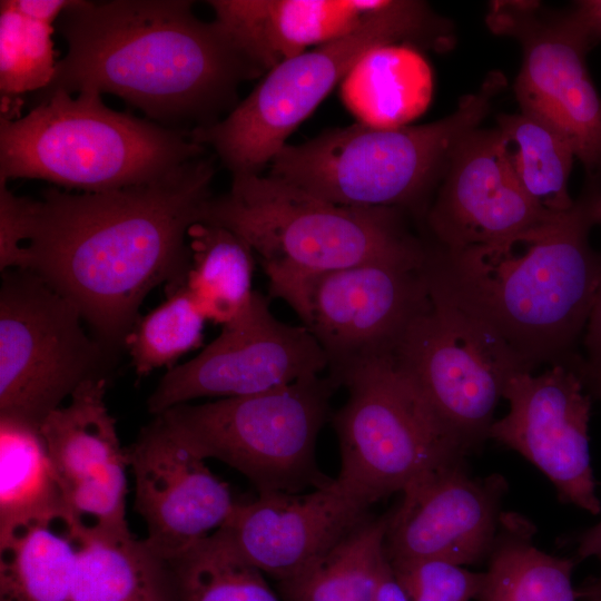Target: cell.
Here are the masks:
<instances>
[{
    "instance_id": "cell-7",
    "label": "cell",
    "mask_w": 601,
    "mask_h": 601,
    "mask_svg": "<svg viewBox=\"0 0 601 601\" xmlns=\"http://www.w3.org/2000/svg\"><path fill=\"white\" fill-rule=\"evenodd\" d=\"M398 208L336 205L269 175L233 176L204 221L242 237L263 270H327L366 263H424L428 244Z\"/></svg>"
},
{
    "instance_id": "cell-4",
    "label": "cell",
    "mask_w": 601,
    "mask_h": 601,
    "mask_svg": "<svg viewBox=\"0 0 601 601\" xmlns=\"http://www.w3.org/2000/svg\"><path fill=\"white\" fill-rule=\"evenodd\" d=\"M505 85L503 73L491 71L452 114L433 122H357L286 144L267 175L336 205L398 208L422 220L454 147L480 127Z\"/></svg>"
},
{
    "instance_id": "cell-33",
    "label": "cell",
    "mask_w": 601,
    "mask_h": 601,
    "mask_svg": "<svg viewBox=\"0 0 601 601\" xmlns=\"http://www.w3.org/2000/svg\"><path fill=\"white\" fill-rule=\"evenodd\" d=\"M126 469L83 481L63 495L66 516L82 543L132 535L126 520Z\"/></svg>"
},
{
    "instance_id": "cell-30",
    "label": "cell",
    "mask_w": 601,
    "mask_h": 601,
    "mask_svg": "<svg viewBox=\"0 0 601 601\" xmlns=\"http://www.w3.org/2000/svg\"><path fill=\"white\" fill-rule=\"evenodd\" d=\"M169 563L178 601H279L219 529Z\"/></svg>"
},
{
    "instance_id": "cell-14",
    "label": "cell",
    "mask_w": 601,
    "mask_h": 601,
    "mask_svg": "<svg viewBox=\"0 0 601 601\" xmlns=\"http://www.w3.org/2000/svg\"><path fill=\"white\" fill-rule=\"evenodd\" d=\"M327 358L302 325L277 319L254 292L247 308L190 361L169 368L147 401L150 414L201 397H238L321 376Z\"/></svg>"
},
{
    "instance_id": "cell-22",
    "label": "cell",
    "mask_w": 601,
    "mask_h": 601,
    "mask_svg": "<svg viewBox=\"0 0 601 601\" xmlns=\"http://www.w3.org/2000/svg\"><path fill=\"white\" fill-rule=\"evenodd\" d=\"M82 544L66 514L16 529L0 540V597L70 601Z\"/></svg>"
},
{
    "instance_id": "cell-37",
    "label": "cell",
    "mask_w": 601,
    "mask_h": 601,
    "mask_svg": "<svg viewBox=\"0 0 601 601\" xmlns=\"http://www.w3.org/2000/svg\"><path fill=\"white\" fill-rule=\"evenodd\" d=\"M577 555L579 560L590 558L601 560V520L580 535Z\"/></svg>"
},
{
    "instance_id": "cell-25",
    "label": "cell",
    "mask_w": 601,
    "mask_h": 601,
    "mask_svg": "<svg viewBox=\"0 0 601 601\" xmlns=\"http://www.w3.org/2000/svg\"><path fill=\"white\" fill-rule=\"evenodd\" d=\"M390 514L367 516L322 556L277 581L283 601H376Z\"/></svg>"
},
{
    "instance_id": "cell-16",
    "label": "cell",
    "mask_w": 601,
    "mask_h": 601,
    "mask_svg": "<svg viewBox=\"0 0 601 601\" xmlns=\"http://www.w3.org/2000/svg\"><path fill=\"white\" fill-rule=\"evenodd\" d=\"M135 477V510L146 543L167 561L220 529L236 502L206 459L164 415H155L126 447Z\"/></svg>"
},
{
    "instance_id": "cell-17",
    "label": "cell",
    "mask_w": 601,
    "mask_h": 601,
    "mask_svg": "<svg viewBox=\"0 0 601 601\" xmlns=\"http://www.w3.org/2000/svg\"><path fill=\"white\" fill-rule=\"evenodd\" d=\"M560 215L541 209L520 186L496 127H477L454 147L422 221L431 245L457 250L510 239Z\"/></svg>"
},
{
    "instance_id": "cell-34",
    "label": "cell",
    "mask_w": 601,
    "mask_h": 601,
    "mask_svg": "<svg viewBox=\"0 0 601 601\" xmlns=\"http://www.w3.org/2000/svg\"><path fill=\"white\" fill-rule=\"evenodd\" d=\"M410 601H470L479 594L483 572L445 560L388 561Z\"/></svg>"
},
{
    "instance_id": "cell-29",
    "label": "cell",
    "mask_w": 601,
    "mask_h": 601,
    "mask_svg": "<svg viewBox=\"0 0 601 601\" xmlns=\"http://www.w3.org/2000/svg\"><path fill=\"white\" fill-rule=\"evenodd\" d=\"M496 129L505 160L526 195L549 214L570 210L574 199L569 178L575 154L569 140L521 110L499 115Z\"/></svg>"
},
{
    "instance_id": "cell-18",
    "label": "cell",
    "mask_w": 601,
    "mask_h": 601,
    "mask_svg": "<svg viewBox=\"0 0 601 601\" xmlns=\"http://www.w3.org/2000/svg\"><path fill=\"white\" fill-rule=\"evenodd\" d=\"M506 490L501 474L475 477L465 463L412 484L390 513L384 541L387 560L440 559L463 566L487 560Z\"/></svg>"
},
{
    "instance_id": "cell-23",
    "label": "cell",
    "mask_w": 601,
    "mask_h": 601,
    "mask_svg": "<svg viewBox=\"0 0 601 601\" xmlns=\"http://www.w3.org/2000/svg\"><path fill=\"white\" fill-rule=\"evenodd\" d=\"M534 534L525 516L502 513L477 601H578L574 561L542 551Z\"/></svg>"
},
{
    "instance_id": "cell-12",
    "label": "cell",
    "mask_w": 601,
    "mask_h": 601,
    "mask_svg": "<svg viewBox=\"0 0 601 601\" xmlns=\"http://www.w3.org/2000/svg\"><path fill=\"white\" fill-rule=\"evenodd\" d=\"M428 286V302L391 355L441 422L472 453L489 440L508 381L530 371L493 332Z\"/></svg>"
},
{
    "instance_id": "cell-19",
    "label": "cell",
    "mask_w": 601,
    "mask_h": 601,
    "mask_svg": "<svg viewBox=\"0 0 601 601\" xmlns=\"http://www.w3.org/2000/svg\"><path fill=\"white\" fill-rule=\"evenodd\" d=\"M370 504L337 479L306 493H258L219 529L252 565L277 581L322 556L367 515Z\"/></svg>"
},
{
    "instance_id": "cell-9",
    "label": "cell",
    "mask_w": 601,
    "mask_h": 601,
    "mask_svg": "<svg viewBox=\"0 0 601 601\" xmlns=\"http://www.w3.org/2000/svg\"><path fill=\"white\" fill-rule=\"evenodd\" d=\"M337 387L321 375L254 395L180 404L161 415L206 460L238 471L258 493H299L332 480L319 472L315 449Z\"/></svg>"
},
{
    "instance_id": "cell-38",
    "label": "cell",
    "mask_w": 601,
    "mask_h": 601,
    "mask_svg": "<svg viewBox=\"0 0 601 601\" xmlns=\"http://www.w3.org/2000/svg\"><path fill=\"white\" fill-rule=\"evenodd\" d=\"M599 562L601 564V560ZM578 597L581 601H601V572L578 591Z\"/></svg>"
},
{
    "instance_id": "cell-24",
    "label": "cell",
    "mask_w": 601,
    "mask_h": 601,
    "mask_svg": "<svg viewBox=\"0 0 601 601\" xmlns=\"http://www.w3.org/2000/svg\"><path fill=\"white\" fill-rule=\"evenodd\" d=\"M70 601H178V595L169 561L131 535L82 544Z\"/></svg>"
},
{
    "instance_id": "cell-20",
    "label": "cell",
    "mask_w": 601,
    "mask_h": 601,
    "mask_svg": "<svg viewBox=\"0 0 601 601\" xmlns=\"http://www.w3.org/2000/svg\"><path fill=\"white\" fill-rule=\"evenodd\" d=\"M385 0H210L218 21L265 73L362 26Z\"/></svg>"
},
{
    "instance_id": "cell-35",
    "label": "cell",
    "mask_w": 601,
    "mask_h": 601,
    "mask_svg": "<svg viewBox=\"0 0 601 601\" xmlns=\"http://www.w3.org/2000/svg\"><path fill=\"white\" fill-rule=\"evenodd\" d=\"M585 357L579 358L574 371L583 384L601 377V275L593 305L583 332Z\"/></svg>"
},
{
    "instance_id": "cell-8",
    "label": "cell",
    "mask_w": 601,
    "mask_h": 601,
    "mask_svg": "<svg viewBox=\"0 0 601 601\" xmlns=\"http://www.w3.org/2000/svg\"><path fill=\"white\" fill-rule=\"evenodd\" d=\"M338 385L348 396L332 417L341 452L336 479L370 505L471 454L391 354L349 370Z\"/></svg>"
},
{
    "instance_id": "cell-26",
    "label": "cell",
    "mask_w": 601,
    "mask_h": 601,
    "mask_svg": "<svg viewBox=\"0 0 601 601\" xmlns=\"http://www.w3.org/2000/svg\"><path fill=\"white\" fill-rule=\"evenodd\" d=\"M72 0L0 1L1 117L18 118L19 96L46 89L56 73L53 22Z\"/></svg>"
},
{
    "instance_id": "cell-6",
    "label": "cell",
    "mask_w": 601,
    "mask_h": 601,
    "mask_svg": "<svg viewBox=\"0 0 601 601\" xmlns=\"http://www.w3.org/2000/svg\"><path fill=\"white\" fill-rule=\"evenodd\" d=\"M454 41L453 23L426 2L385 0L351 33L265 72L224 119L193 129L190 137L211 147L233 176L259 174L297 126L366 55L390 45L445 51Z\"/></svg>"
},
{
    "instance_id": "cell-1",
    "label": "cell",
    "mask_w": 601,
    "mask_h": 601,
    "mask_svg": "<svg viewBox=\"0 0 601 601\" xmlns=\"http://www.w3.org/2000/svg\"><path fill=\"white\" fill-rule=\"evenodd\" d=\"M215 159H191L149 183L39 198L0 189V248L40 276L81 314L93 336L118 352L158 285L184 283L188 229L213 197Z\"/></svg>"
},
{
    "instance_id": "cell-5",
    "label": "cell",
    "mask_w": 601,
    "mask_h": 601,
    "mask_svg": "<svg viewBox=\"0 0 601 601\" xmlns=\"http://www.w3.org/2000/svg\"><path fill=\"white\" fill-rule=\"evenodd\" d=\"M206 155L189 131L106 106L101 93L39 96L23 116L0 119V184L47 180L100 191L158 179Z\"/></svg>"
},
{
    "instance_id": "cell-10",
    "label": "cell",
    "mask_w": 601,
    "mask_h": 601,
    "mask_svg": "<svg viewBox=\"0 0 601 601\" xmlns=\"http://www.w3.org/2000/svg\"><path fill=\"white\" fill-rule=\"evenodd\" d=\"M37 274L1 273L0 418L40 428L83 383L108 378L118 352Z\"/></svg>"
},
{
    "instance_id": "cell-28",
    "label": "cell",
    "mask_w": 601,
    "mask_h": 601,
    "mask_svg": "<svg viewBox=\"0 0 601 601\" xmlns=\"http://www.w3.org/2000/svg\"><path fill=\"white\" fill-rule=\"evenodd\" d=\"M60 514L63 495L40 428L0 418V540Z\"/></svg>"
},
{
    "instance_id": "cell-2",
    "label": "cell",
    "mask_w": 601,
    "mask_h": 601,
    "mask_svg": "<svg viewBox=\"0 0 601 601\" xmlns=\"http://www.w3.org/2000/svg\"><path fill=\"white\" fill-rule=\"evenodd\" d=\"M67 43L39 96L115 95L161 126L191 131L237 106L238 86L263 75L216 20L186 0H72L58 19Z\"/></svg>"
},
{
    "instance_id": "cell-21",
    "label": "cell",
    "mask_w": 601,
    "mask_h": 601,
    "mask_svg": "<svg viewBox=\"0 0 601 601\" xmlns=\"http://www.w3.org/2000/svg\"><path fill=\"white\" fill-rule=\"evenodd\" d=\"M107 385L108 378L83 383L40 426L62 495L83 481L128 466L105 401Z\"/></svg>"
},
{
    "instance_id": "cell-32",
    "label": "cell",
    "mask_w": 601,
    "mask_h": 601,
    "mask_svg": "<svg viewBox=\"0 0 601 601\" xmlns=\"http://www.w3.org/2000/svg\"><path fill=\"white\" fill-rule=\"evenodd\" d=\"M166 290V300L139 317L125 339L124 347L140 376L174 367L178 358L203 343L207 319L184 283Z\"/></svg>"
},
{
    "instance_id": "cell-13",
    "label": "cell",
    "mask_w": 601,
    "mask_h": 601,
    "mask_svg": "<svg viewBox=\"0 0 601 601\" xmlns=\"http://www.w3.org/2000/svg\"><path fill=\"white\" fill-rule=\"evenodd\" d=\"M485 22L521 47L514 82L520 110L560 131L585 176L601 177V97L587 66L591 49L565 11L532 0H497L490 2Z\"/></svg>"
},
{
    "instance_id": "cell-31",
    "label": "cell",
    "mask_w": 601,
    "mask_h": 601,
    "mask_svg": "<svg viewBox=\"0 0 601 601\" xmlns=\"http://www.w3.org/2000/svg\"><path fill=\"white\" fill-rule=\"evenodd\" d=\"M364 73L363 100L357 110L364 121L380 127H401L425 108L431 76L425 61L408 45H390L365 56L355 67Z\"/></svg>"
},
{
    "instance_id": "cell-39",
    "label": "cell",
    "mask_w": 601,
    "mask_h": 601,
    "mask_svg": "<svg viewBox=\"0 0 601 601\" xmlns=\"http://www.w3.org/2000/svg\"><path fill=\"white\" fill-rule=\"evenodd\" d=\"M585 388L591 396L601 400V377L589 382L585 385Z\"/></svg>"
},
{
    "instance_id": "cell-3",
    "label": "cell",
    "mask_w": 601,
    "mask_h": 601,
    "mask_svg": "<svg viewBox=\"0 0 601 601\" xmlns=\"http://www.w3.org/2000/svg\"><path fill=\"white\" fill-rule=\"evenodd\" d=\"M601 224V177L572 208L499 243L445 250L428 243L430 285L493 332L530 371L573 367L601 275L590 231Z\"/></svg>"
},
{
    "instance_id": "cell-15",
    "label": "cell",
    "mask_w": 601,
    "mask_h": 601,
    "mask_svg": "<svg viewBox=\"0 0 601 601\" xmlns=\"http://www.w3.org/2000/svg\"><path fill=\"white\" fill-rule=\"evenodd\" d=\"M591 397L579 374L564 364L541 374L516 373L503 392L509 412L493 422L489 439L540 470L561 502L598 515L601 502L589 447Z\"/></svg>"
},
{
    "instance_id": "cell-27",
    "label": "cell",
    "mask_w": 601,
    "mask_h": 601,
    "mask_svg": "<svg viewBox=\"0 0 601 601\" xmlns=\"http://www.w3.org/2000/svg\"><path fill=\"white\" fill-rule=\"evenodd\" d=\"M184 285L206 319L225 325L249 305L254 252L237 234L210 221L188 229Z\"/></svg>"
},
{
    "instance_id": "cell-40",
    "label": "cell",
    "mask_w": 601,
    "mask_h": 601,
    "mask_svg": "<svg viewBox=\"0 0 601 601\" xmlns=\"http://www.w3.org/2000/svg\"><path fill=\"white\" fill-rule=\"evenodd\" d=\"M0 601H12V600H10L8 598L0 597Z\"/></svg>"
},
{
    "instance_id": "cell-36",
    "label": "cell",
    "mask_w": 601,
    "mask_h": 601,
    "mask_svg": "<svg viewBox=\"0 0 601 601\" xmlns=\"http://www.w3.org/2000/svg\"><path fill=\"white\" fill-rule=\"evenodd\" d=\"M590 49L601 43V0H580L564 10Z\"/></svg>"
},
{
    "instance_id": "cell-11",
    "label": "cell",
    "mask_w": 601,
    "mask_h": 601,
    "mask_svg": "<svg viewBox=\"0 0 601 601\" xmlns=\"http://www.w3.org/2000/svg\"><path fill=\"white\" fill-rule=\"evenodd\" d=\"M426 260L264 272L269 297L283 299L296 313L323 349L327 375L338 385L339 377L349 370L391 354L426 305Z\"/></svg>"
}]
</instances>
